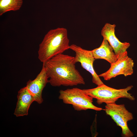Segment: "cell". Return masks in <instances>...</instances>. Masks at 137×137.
Listing matches in <instances>:
<instances>
[{
  "instance_id": "1",
  "label": "cell",
  "mask_w": 137,
  "mask_h": 137,
  "mask_svg": "<svg viewBox=\"0 0 137 137\" xmlns=\"http://www.w3.org/2000/svg\"><path fill=\"white\" fill-rule=\"evenodd\" d=\"M75 64L74 57L63 53L43 63L46 69L48 83L53 87L85 84L84 79L76 68Z\"/></svg>"
},
{
  "instance_id": "2",
  "label": "cell",
  "mask_w": 137,
  "mask_h": 137,
  "mask_svg": "<svg viewBox=\"0 0 137 137\" xmlns=\"http://www.w3.org/2000/svg\"><path fill=\"white\" fill-rule=\"evenodd\" d=\"M67 30L58 27L49 30L39 44L38 58L43 63L70 49Z\"/></svg>"
},
{
  "instance_id": "3",
  "label": "cell",
  "mask_w": 137,
  "mask_h": 137,
  "mask_svg": "<svg viewBox=\"0 0 137 137\" xmlns=\"http://www.w3.org/2000/svg\"><path fill=\"white\" fill-rule=\"evenodd\" d=\"M133 87L130 85L122 89H116L103 84L96 88L83 89L87 94L96 99L98 104L115 103L120 98H126L131 100L135 99L134 97L128 92Z\"/></svg>"
},
{
  "instance_id": "4",
  "label": "cell",
  "mask_w": 137,
  "mask_h": 137,
  "mask_svg": "<svg viewBox=\"0 0 137 137\" xmlns=\"http://www.w3.org/2000/svg\"><path fill=\"white\" fill-rule=\"evenodd\" d=\"M59 98L66 104L72 105L75 110H85L88 109L96 111L104 110L93 104V98L86 94L83 89L75 88L60 90Z\"/></svg>"
},
{
  "instance_id": "5",
  "label": "cell",
  "mask_w": 137,
  "mask_h": 137,
  "mask_svg": "<svg viewBox=\"0 0 137 137\" xmlns=\"http://www.w3.org/2000/svg\"><path fill=\"white\" fill-rule=\"evenodd\" d=\"M106 114L110 116L117 126L122 129V136L131 137L134 135L127 125L128 121L133 119L132 114L129 112L124 104L117 105L115 103L106 104L104 109Z\"/></svg>"
},
{
  "instance_id": "6",
  "label": "cell",
  "mask_w": 137,
  "mask_h": 137,
  "mask_svg": "<svg viewBox=\"0 0 137 137\" xmlns=\"http://www.w3.org/2000/svg\"><path fill=\"white\" fill-rule=\"evenodd\" d=\"M70 49L75 53L74 57L75 63H80L83 68L91 74L92 82L97 86L104 84L94 69L93 63L95 59L92 50L84 49L74 44L70 45Z\"/></svg>"
},
{
  "instance_id": "7",
  "label": "cell",
  "mask_w": 137,
  "mask_h": 137,
  "mask_svg": "<svg viewBox=\"0 0 137 137\" xmlns=\"http://www.w3.org/2000/svg\"><path fill=\"white\" fill-rule=\"evenodd\" d=\"M116 25L106 23L101 31V35L106 40L113 49L118 59L127 55V49L130 46L129 43L121 42L115 34Z\"/></svg>"
},
{
  "instance_id": "8",
  "label": "cell",
  "mask_w": 137,
  "mask_h": 137,
  "mask_svg": "<svg viewBox=\"0 0 137 137\" xmlns=\"http://www.w3.org/2000/svg\"><path fill=\"white\" fill-rule=\"evenodd\" d=\"M134 64L133 60L127 55L118 59L115 63L111 64L107 71L98 75L103 77L105 80H108L120 75L125 76L131 75L133 73Z\"/></svg>"
},
{
  "instance_id": "9",
  "label": "cell",
  "mask_w": 137,
  "mask_h": 137,
  "mask_svg": "<svg viewBox=\"0 0 137 137\" xmlns=\"http://www.w3.org/2000/svg\"><path fill=\"white\" fill-rule=\"evenodd\" d=\"M48 83L46 69L43 64L42 69L33 80H29L26 86L28 92L33 96L35 101L41 104L43 101L42 97V91L46 84Z\"/></svg>"
},
{
  "instance_id": "10",
  "label": "cell",
  "mask_w": 137,
  "mask_h": 137,
  "mask_svg": "<svg viewBox=\"0 0 137 137\" xmlns=\"http://www.w3.org/2000/svg\"><path fill=\"white\" fill-rule=\"evenodd\" d=\"M17 97V101L14 114L17 117L27 115L30 105L35 101L33 96L25 87L19 91Z\"/></svg>"
},
{
  "instance_id": "11",
  "label": "cell",
  "mask_w": 137,
  "mask_h": 137,
  "mask_svg": "<svg viewBox=\"0 0 137 137\" xmlns=\"http://www.w3.org/2000/svg\"><path fill=\"white\" fill-rule=\"evenodd\" d=\"M113 50L108 42L105 39H103L100 46L92 51L95 59H104L111 64L115 63L118 60Z\"/></svg>"
},
{
  "instance_id": "12",
  "label": "cell",
  "mask_w": 137,
  "mask_h": 137,
  "mask_svg": "<svg viewBox=\"0 0 137 137\" xmlns=\"http://www.w3.org/2000/svg\"><path fill=\"white\" fill-rule=\"evenodd\" d=\"M23 3V0H0V15L9 11L19 10Z\"/></svg>"
}]
</instances>
